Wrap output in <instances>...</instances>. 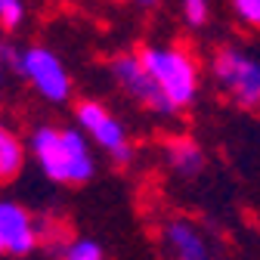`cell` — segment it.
I'll return each instance as SVG.
<instances>
[{"mask_svg": "<svg viewBox=\"0 0 260 260\" xmlns=\"http://www.w3.org/2000/svg\"><path fill=\"white\" fill-rule=\"evenodd\" d=\"M0 239H4V254L22 257L41 245V230L22 205L0 202Z\"/></svg>", "mask_w": 260, "mask_h": 260, "instance_id": "cell-7", "label": "cell"}, {"mask_svg": "<svg viewBox=\"0 0 260 260\" xmlns=\"http://www.w3.org/2000/svg\"><path fill=\"white\" fill-rule=\"evenodd\" d=\"M211 75L226 100L245 112L260 109V62L239 47H220L211 59Z\"/></svg>", "mask_w": 260, "mask_h": 260, "instance_id": "cell-3", "label": "cell"}, {"mask_svg": "<svg viewBox=\"0 0 260 260\" xmlns=\"http://www.w3.org/2000/svg\"><path fill=\"white\" fill-rule=\"evenodd\" d=\"M143 65L152 72L158 87L165 90L171 106L180 112L195 103L199 96V65L183 47H143L140 50Z\"/></svg>", "mask_w": 260, "mask_h": 260, "instance_id": "cell-2", "label": "cell"}, {"mask_svg": "<svg viewBox=\"0 0 260 260\" xmlns=\"http://www.w3.org/2000/svg\"><path fill=\"white\" fill-rule=\"evenodd\" d=\"M25 22V4L22 0H0V28L16 31Z\"/></svg>", "mask_w": 260, "mask_h": 260, "instance_id": "cell-12", "label": "cell"}, {"mask_svg": "<svg viewBox=\"0 0 260 260\" xmlns=\"http://www.w3.org/2000/svg\"><path fill=\"white\" fill-rule=\"evenodd\" d=\"M233 10L245 25L260 28V0H233Z\"/></svg>", "mask_w": 260, "mask_h": 260, "instance_id": "cell-14", "label": "cell"}, {"mask_svg": "<svg viewBox=\"0 0 260 260\" xmlns=\"http://www.w3.org/2000/svg\"><path fill=\"white\" fill-rule=\"evenodd\" d=\"M109 72L115 78V84L134 100L137 106L155 112V115H174L177 109L171 106V100L165 96V90L158 87V81L152 78V72L143 65L140 53H121L109 62Z\"/></svg>", "mask_w": 260, "mask_h": 260, "instance_id": "cell-5", "label": "cell"}, {"mask_svg": "<svg viewBox=\"0 0 260 260\" xmlns=\"http://www.w3.org/2000/svg\"><path fill=\"white\" fill-rule=\"evenodd\" d=\"M28 149L47 174V180L62 186H84L96 174V161L81 130L75 127H50L41 124L31 130Z\"/></svg>", "mask_w": 260, "mask_h": 260, "instance_id": "cell-1", "label": "cell"}, {"mask_svg": "<svg viewBox=\"0 0 260 260\" xmlns=\"http://www.w3.org/2000/svg\"><path fill=\"white\" fill-rule=\"evenodd\" d=\"M0 254H4V239H0Z\"/></svg>", "mask_w": 260, "mask_h": 260, "instance_id": "cell-16", "label": "cell"}, {"mask_svg": "<svg viewBox=\"0 0 260 260\" xmlns=\"http://www.w3.org/2000/svg\"><path fill=\"white\" fill-rule=\"evenodd\" d=\"M19 75L50 103H65L72 96L69 72L47 47H28L25 53H19Z\"/></svg>", "mask_w": 260, "mask_h": 260, "instance_id": "cell-6", "label": "cell"}, {"mask_svg": "<svg viewBox=\"0 0 260 260\" xmlns=\"http://www.w3.org/2000/svg\"><path fill=\"white\" fill-rule=\"evenodd\" d=\"M134 4H140V7H155L158 0H134Z\"/></svg>", "mask_w": 260, "mask_h": 260, "instance_id": "cell-15", "label": "cell"}, {"mask_svg": "<svg viewBox=\"0 0 260 260\" xmlns=\"http://www.w3.org/2000/svg\"><path fill=\"white\" fill-rule=\"evenodd\" d=\"M62 257L69 260H100L103 257V245L93 242V239H75L62 248Z\"/></svg>", "mask_w": 260, "mask_h": 260, "instance_id": "cell-11", "label": "cell"}, {"mask_svg": "<svg viewBox=\"0 0 260 260\" xmlns=\"http://www.w3.org/2000/svg\"><path fill=\"white\" fill-rule=\"evenodd\" d=\"M75 121L81 124V130L115 161V165H130L134 146H130V140H127V130L103 103L81 100L75 106Z\"/></svg>", "mask_w": 260, "mask_h": 260, "instance_id": "cell-4", "label": "cell"}, {"mask_svg": "<svg viewBox=\"0 0 260 260\" xmlns=\"http://www.w3.org/2000/svg\"><path fill=\"white\" fill-rule=\"evenodd\" d=\"M180 4H183L186 25H192V28H202V25H208V16H211L208 0H180Z\"/></svg>", "mask_w": 260, "mask_h": 260, "instance_id": "cell-13", "label": "cell"}, {"mask_svg": "<svg viewBox=\"0 0 260 260\" xmlns=\"http://www.w3.org/2000/svg\"><path fill=\"white\" fill-rule=\"evenodd\" d=\"M161 242H165L168 254L180 257V260H205L211 257L208 239L202 236V230L186 217H171L161 230Z\"/></svg>", "mask_w": 260, "mask_h": 260, "instance_id": "cell-8", "label": "cell"}, {"mask_svg": "<svg viewBox=\"0 0 260 260\" xmlns=\"http://www.w3.org/2000/svg\"><path fill=\"white\" fill-rule=\"evenodd\" d=\"M165 158L174 174L180 177H199L205 171V152L202 146L189 137H174L165 143Z\"/></svg>", "mask_w": 260, "mask_h": 260, "instance_id": "cell-9", "label": "cell"}, {"mask_svg": "<svg viewBox=\"0 0 260 260\" xmlns=\"http://www.w3.org/2000/svg\"><path fill=\"white\" fill-rule=\"evenodd\" d=\"M25 168V146L13 130L0 127V183H13Z\"/></svg>", "mask_w": 260, "mask_h": 260, "instance_id": "cell-10", "label": "cell"}]
</instances>
